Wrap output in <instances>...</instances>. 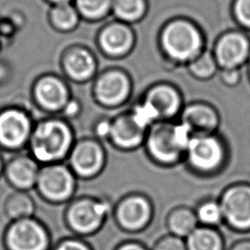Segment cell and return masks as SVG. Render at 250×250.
Masks as SVG:
<instances>
[{
	"instance_id": "6da1fadb",
	"label": "cell",
	"mask_w": 250,
	"mask_h": 250,
	"mask_svg": "<svg viewBox=\"0 0 250 250\" xmlns=\"http://www.w3.org/2000/svg\"><path fill=\"white\" fill-rule=\"evenodd\" d=\"M72 144L69 128L62 121L47 120L31 132L29 146L34 160L50 163L65 156Z\"/></svg>"
},
{
	"instance_id": "7a4b0ae2",
	"label": "cell",
	"mask_w": 250,
	"mask_h": 250,
	"mask_svg": "<svg viewBox=\"0 0 250 250\" xmlns=\"http://www.w3.org/2000/svg\"><path fill=\"white\" fill-rule=\"evenodd\" d=\"M192 135L185 124H160L147 137L146 146L151 156L161 162L175 161L187 150Z\"/></svg>"
},
{
	"instance_id": "3957f363",
	"label": "cell",
	"mask_w": 250,
	"mask_h": 250,
	"mask_svg": "<svg viewBox=\"0 0 250 250\" xmlns=\"http://www.w3.org/2000/svg\"><path fill=\"white\" fill-rule=\"evenodd\" d=\"M4 240L8 250H47L49 246L46 229L30 218L13 222L6 230Z\"/></svg>"
},
{
	"instance_id": "277c9868",
	"label": "cell",
	"mask_w": 250,
	"mask_h": 250,
	"mask_svg": "<svg viewBox=\"0 0 250 250\" xmlns=\"http://www.w3.org/2000/svg\"><path fill=\"white\" fill-rule=\"evenodd\" d=\"M162 42L167 53L177 60L192 58L200 47L197 30L188 22L177 21L166 27Z\"/></svg>"
},
{
	"instance_id": "5b68a950",
	"label": "cell",
	"mask_w": 250,
	"mask_h": 250,
	"mask_svg": "<svg viewBox=\"0 0 250 250\" xmlns=\"http://www.w3.org/2000/svg\"><path fill=\"white\" fill-rule=\"evenodd\" d=\"M72 173L63 165L51 164L39 171L37 188L41 195L52 201H62L68 198L74 190Z\"/></svg>"
},
{
	"instance_id": "8992f818",
	"label": "cell",
	"mask_w": 250,
	"mask_h": 250,
	"mask_svg": "<svg viewBox=\"0 0 250 250\" xmlns=\"http://www.w3.org/2000/svg\"><path fill=\"white\" fill-rule=\"evenodd\" d=\"M223 218L238 229H250V187L236 186L228 189L221 200Z\"/></svg>"
},
{
	"instance_id": "52a82bcc",
	"label": "cell",
	"mask_w": 250,
	"mask_h": 250,
	"mask_svg": "<svg viewBox=\"0 0 250 250\" xmlns=\"http://www.w3.org/2000/svg\"><path fill=\"white\" fill-rule=\"evenodd\" d=\"M186 151L189 163L200 171L213 170L223 158L221 143L210 134L192 136Z\"/></svg>"
},
{
	"instance_id": "ba28073f",
	"label": "cell",
	"mask_w": 250,
	"mask_h": 250,
	"mask_svg": "<svg viewBox=\"0 0 250 250\" xmlns=\"http://www.w3.org/2000/svg\"><path fill=\"white\" fill-rule=\"evenodd\" d=\"M31 125L20 110L10 109L0 113V145L9 149L22 146L30 138Z\"/></svg>"
},
{
	"instance_id": "9c48e42d",
	"label": "cell",
	"mask_w": 250,
	"mask_h": 250,
	"mask_svg": "<svg viewBox=\"0 0 250 250\" xmlns=\"http://www.w3.org/2000/svg\"><path fill=\"white\" fill-rule=\"evenodd\" d=\"M106 213L104 203L92 199H82L72 204L67 212V220L71 228L82 233L97 229Z\"/></svg>"
},
{
	"instance_id": "30bf717a",
	"label": "cell",
	"mask_w": 250,
	"mask_h": 250,
	"mask_svg": "<svg viewBox=\"0 0 250 250\" xmlns=\"http://www.w3.org/2000/svg\"><path fill=\"white\" fill-rule=\"evenodd\" d=\"M104 160L102 147L93 141L78 143L72 149L69 158L73 171L83 177L97 174L103 167Z\"/></svg>"
},
{
	"instance_id": "8fae6325",
	"label": "cell",
	"mask_w": 250,
	"mask_h": 250,
	"mask_svg": "<svg viewBox=\"0 0 250 250\" xmlns=\"http://www.w3.org/2000/svg\"><path fill=\"white\" fill-rule=\"evenodd\" d=\"M150 205L142 196H130L124 199L116 211L117 221L129 230L142 229L149 220Z\"/></svg>"
},
{
	"instance_id": "7c38bea8",
	"label": "cell",
	"mask_w": 250,
	"mask_h": 250,
	"mask_svg": "<svg viewBox=\"0 0 250 250\" xmlns=\"http://www.w3.org/2000/svg\"><path fill=\"white\" fill-rule=\"evenodd\" d=\"M39 171L34 159L19 156L10 161L6 168L5 177L14 188L25 191L36 185Z\"/></svg>"
},
{
	"instance_id": "4fadbf2b",
	"label": "cell",
	"mask_w": 250,
	"mask_h": 250,
	"mask_svg": "<svg viewBox=\"0 0 250 250\" xmlns=\"http://www.w3.org/2000/svg\"><path fill=\"white\" fill-rule=\"evenodd\" d=\"M109 136L112 142L120 147L137 146L144 140L145 128L131 116H121L110 124Z\"/></svg>"
},
{
	"instance_id": "5bb4252c",
	"label": "cell",
	"mask_w": 250,
	"mask_h": 250,
	"mask_svg": "<svg viewBox=\"0 0 250 250\" xmlns=\"http://www.w3.org/2000/svg\"><path fill=\"white\" fill-rule=\"evenodd\" d=\"M129 84L126 77L119 72H108L96 86L97 97L104 104L113 105L121 103L127 96Z\"/></svg>"
},
{
	"instance_id": "9a60e30c",
	"label": "cell",
	"mask_w": 250,
	"mask_h": 250,
	"mask_svg": "<svg viewBox=\"0 0 250 250\" xmlns=\"http://www.w3.org/2000/svg\"><path fill=\"white\" fill-rule=\"evenodd\" d=\"M247 40L238 33H230L222 38L217 46L219 62L229 68L239 64L247 56Z\"/></svg>"
},
{
	"instance_id": "2e32d148",
	"label": "cell",
	"mask_w": 250,
	"mask_h": 250,
	"mask_svg": "<svg viewBox=\"0 0 250 250\" xmlns=\"http://www.w3.org/2000/svg\"><path fill=\"white\" fill-rule=\"evenodd\" d=\"M217 122V116L211 108L194 104L186 109L182 123L188 128L192 136H196L209 135L215 129Z\"/></svg>"
},
{
	"instance_id": "e0dca14e",
	"label": "cell",
	"mask_w": 250,
	"mask_h": 250,
	"mask_svg": "<svg viewBox=\"0 0 250 250\" xmlns=\"http://www.w3.org/2000/svg\"><path fill=\"white\" fill-rule=\"evenodd\" d=\"M39 103L47 109L57 110L66 103V90L62 82L55 78H45L36 87Z\"/></svg>"
},
{
	"instance_id": "ac0fdd59",
	"label": "cell",
	"mask_w": 250,
	"mask_h": 250,
	"mask_svg": "<svg viewBox=\"0 0 250 250\" xmlns=\"http://www.w3.org/2000/svg\"><path fill=\"white\" fill-rule=\"evenodd\" d=\"M156 113L157 117H170L178 110L180 102L176 92L166 86L152 89L146 98V103Z\"/></svg>"
},
{
	"instance_id": "d6986e66",
	"label": "cell",
	"mask_w": 250,
	"mask_h": 250,
	"mask_svg": "<svg viewBox=\"0 0 250 250\" xmlns=\"http://www.w3.org/2000/svg\"><path fill=\"white\" fill-rule=\"evenodd\" d=\"M101 43L106 53L121 55L125 53L132 43L130 31L122 25H111L104 29L101 36Z\"/></svg>"
},
{
	"instance_id": "ffe728a7",
	"label": "cell",
	"mask_w": 250,
	"mask_h": 250,
	"mask_svg": "<svg viewBox=\"0 0 250 250\" xmlns=\"http://www.w3.org/2000/svg\"><path fill=\"white\" fill-rule=\"evenodd\" d=\"M5 213L10 220L29 218L34 211V202L25 191L11 193L5 201Z\"/></svg>"
},
{
	"instance_id": "44dd1931",
	"label": "cell",
	"mask_w": 250,
	"mask_h": 250,
	"mask_svg": "<svg viewBox=\"0 0 250 250\" xmlns=\"http://www.w3.org/2000/svg\"><path fill=\"white\" fill-rule=\"evenodd\" d=\"M64 65L68 74L77 80L88 78L95 68L92 57L83 50H75L71 52L66 57Z\"/></svg>"
},
{
	"instance_id": "7402d4cb",
	"label": "cell",
	"mask_w": 250,
	"mask_h": 250,
	"mask_svg": "<svg viewBox=\"0 0 250 250\" xmlns=\"http://www.w3.org/2000/svg\"><path fill=\"white\" fill-rule=\"evenodd\" d=\"M188 250H222L221 236L209 228H196L186 243Z\"/></svg>"
},
{
	"instance_id": "603a6c76",
	"label": "cell",
	"mask_w": 250,
	"mask_h": 250,
	"mask_svg": "<svg viewBox=\"0 0 250 250\" xmlns=\"http://www.w3.org/2000/svg\"><path fill=\"white\" fill-rule=\"evenodd\" d=\"M196 215L186 208L174 211L168 219L169 229L178 237L188 236L196 229Z\"/></svg>"
},
{
	"instance_id": "cb8c5ba5",
	"label": "cell",
	"mask_w": 250,
	"mask_h": 250,
	"mask_svg": "<svg viewBox=\"0 0 250 250\" xmlns=\"http://www.w3.org/2000/svg\"><path fill=\"white\" fill-rule=\"evenodd\" d=\"M113 9L119 18L134 21L142 16L145 5L143 0H115Z\"/></svg>"
},
{
	"instance_id": "d4e9b609",
	"label": "cell",
	"mask_w": 250,
	"mask_h": 250,
	"mask_svg": "<svg viewBox=\"0 0 250 250\" xmlns=\"http://www.w3.org/2000/svg\"><path fill=\"white\" fill-rule=\"evenodd\" d=\"M196 218L201 223L208 225V226H214L221 222L223 219V213L222 208L220 204L208 201L203 204H201L196 212Z\"/></svg>"
},
{
	"instance_id": "484cf974",
	"label": "cell",
	"mask_w": 250,
	"mask_h": 250,
	"mask_svg": "<svg viewBox=\"0 0 250 250\" xmlns=\"http://www.w3.org/2000/svg\"><path fill=\"white\" fill-rule=\"evenodd\" d=\"M110 0H77L79 10L88 18H99L108 9Z\"/></svg>"
},
{
	"instance_id": "4316f807",
	"label": "cell",
	"mask_w": 250,
	"mask_h": 250,
	"mask_svg": "<svg viewBox=\"0 0 250 250\" xmlns=\"http://www.w3.org/2000/svg\"><path fill=\"white\" fill-rule=\"evenodd\" d=\"M53 20L59 27L67 29L76 23L77 17L74 10L70 6L62 4L53 11Z\"/></svg>"
},
{
	"instance_id": "83f0119b",
	"label": "cell",
	"mask_w": 250,
	"mask_h": 250,
	"mask_svg": "<svg viewBox=\"0 0 250 250\" xmlns=\"http://www.w3.org/2000/svg\"><path fill=\"white\" fill-rule=\"evenodd\" d=\"M192 72L199 77H208L215 70V63L208 54L202 55L190 66Z\"/></svg>"
},
{
	"instance_id": "f1b7e54d",
	"label": "cell",
	"mask_w": 250,
	"mask_h": 250,
	"mask_svg": "<svg viewBox=\"0 0 250 250\" xmlns=\"http://www.w3.org/2000/svg\"><path fill=\"white\" fill-rule=\"evenodd\" d=\"M154 250H188L186 244L178 236H167L161 239Z\"/></svg>"
},
{
	"instance_id": "f546056e",
	"label": "cell",
	"mask_w": 250,
	"mask_h": 250,
	"mask_svg": "<svg viewBox=\"0 0 250 250\" xmlns=\"http://www.w3.org/2000/svg\"><path fill=\"white\" fill-rule=\"evenodd\" d=\"M235 12L238 20L247 26H250V0H237Z\"/></svg>"
},
{
	"instance_id": "4dcf8cb0",
	"label": "cell",
	"mask_w": 250,
	"mask_h": 250,
	"mask_svg": "<svg viewBox=\"0 0 250 250\" xmlns=\"http://www.w3.org/2000/svg\"><path fill=\"white\" fill-rule=\"evenodd\" d=\"M56 250H89V248L82 242L77 240H66L61 243Z\"/></svg>"
},
{
	"instance_id": "1f68e13d",
	"label": "cell",
	"mask_w": 250,
	"mask_h": 250,
	"mask_svg": "<svg viewBox=\"0 0 250 250\" xmlns=\"http://www.w3.org/2000/svg\"><path fill=\"white\" fill-rule=\"evenodd\" d=\"M118 250H146L144 247H142L139 244L136 243H128V244H124L122 246H120L118 248Z\"/></svg>"
},
{
	"instance_id": "d6a6232c",
	"label": "cell",
	"mask_w": 250,
	"mask_h": 250,
	"mask_svg": "<svg viewBox=\"0 0 250 250\" xmlns=\"http://www.w3.org/2000/svg\"><path fill=\"white\" fill-rule=\"evenodd\" d=\"M238 78V74L235 71H229V72H226L225 74V80L228 81L229 83H233L237 80Z\"/></svg>"
},
{
	"instance_id": "836d02e7",
	"label": "cell",
	"mask_w": 250,
	"mask_h": 250,
	"mask_svg": "<svg viewBox=\"0 0 250 250\" xmlns=\"http://www.w3.org/2000/svg\"><path fill=\"white\" fill-rule=\"evenodd\" d=\"M232 250H250V242H241L236 244Z\"/></svg>"
},
{
	"instance_id": "e575fe53",
	"label": "cell",
	"mask_w": 250,
	"mask_h": 250,
	"mask_svg": "<svg viewBox=\"0 0 250 250\" xmlns=\"http://www.w3.org/2000/svg\"><path fill=\"white\" fill-rule=\"evenodd\" d=\"M1 170H2V160L0 158V175H1Z\"/></svg>"
},
{
	"instance_id": "d590c367",
	"label": "cell",
	"mask_w": 250,
	"mask_h": 250,
	"mask_svg": "<svg viewBox=\"0 0 250 250\" xmlns=\"http://www.w3.org/2000/svg\"><path fill=\"white\" fill-rule=\"evenodd\" d=\"M55 1H57V2H64L66 0H55Z\"/></svg>"
}]
</instances>
